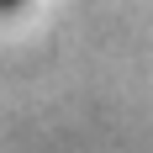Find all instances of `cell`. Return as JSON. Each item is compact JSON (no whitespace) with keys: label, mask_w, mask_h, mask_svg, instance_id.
Wrapping results in <instances>:
<instances>
[{"label":"cell","mask_w":153,"mask_h":153,"mask_svg":"<svg viewBox=\"0 0 153 153\" xmlns=\"http://www.w3.org/2000/svg\"><path fill=\"white\" fill-rule=\"evenodd\" d=\"M0 5H16V0H0Z\"/></svg>","instance_id":"cell-1"}]
</instances>
